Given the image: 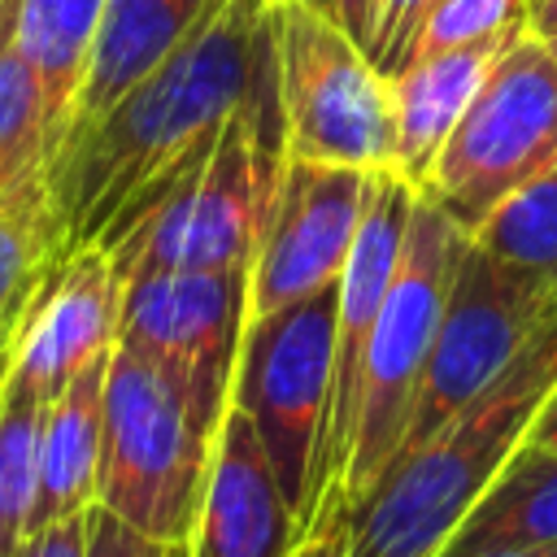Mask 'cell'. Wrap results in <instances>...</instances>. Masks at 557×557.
Returning a JSON list of instances; mask_svg holds the SVG:
<instances>
[{
  "mask_svg": "<svg viewBox=\"0 0 557 557\" xmlns=\"http://www.w3.org/2000/svg\"><path fill=\"white\" fill-rule=\"evenodd\" d=\"M540 39H544V48H548V52H553V61H557V30H548V35H540Z\"/></svg>",
  "mask_w": 557,
  "mask_h": 557,
  "instance_id": "obj_35",
  "label": "cell"
},
{
  "mask_svg": "<svg viewBox=\"0 0 557 557\" xmlns=\"http://www.w3.org/2000/svg\"><path fill=\"white\" fill-rule=\"evenodd\" d=\"M248 322V270H148L122 283V344L231 396Z\"/></svg>",
  "mask_w": 557,
  "mask_h": 557,
  "instance_id": "obj_13",
  "label": "cell"
},
{
  "mask_svg": "<svg viewBox=\"0 0 557 557\" xmlns=\"http://www.w3.org/2000/svg\"><path fill=\"white\" fill-rule=\"evenodd\" d=\"M26 305V300H22ZM22 305L0 322V383H4V370H9V348H13V322H17V313H22Z\"/></svg>",
  "mask_w": 557,
  "mask_h": 557,
  "instance_id": "obj_32",
  "label": "cell"
},
{
  "mask_svg": "<svg viewBox=\"0 0 557 557\" xmlns=\"http://www.w3.org/2000/svg\"><path fill=\"white\" fill-rule=\"evenodd\" d=\"M52 265V231L44 187L0 205V322L30 296L39 274Z\"/></svg>",
  "mask_w": 557,
  "mask_h": 557,
  "instance_id": "obj_23",
  "label": "cell"
},
{
  "mask_svg": "<svg viewBox=\"0 0 557 557\" xmlns=\"http://www.w3.org/2000/svg\"><path fill=\"white\" fill-rule=\"evenodd\" d=\"M470 235L418 191L400 261L392 274V287L383 296V309L374 318L366 357H361V387H357V422H352V453L344 466V500L352 505L383 466L400 453L413 396L422 383V366L440 326V309L457 270L461 248Z\"/></svg>",
  "mask_w": 557,
  "mask_h": 557,
  "instance_id": "obj_5",
  "label": "cell"
},
{
  "mask_svg": "<svg viewBox=\"0 0 557 557\" xmlns=\"http://www.w3.org/2000/svg\"><path fill=\"white\" fill-rule=\"evenodd\" d=\"M470 239L557 292V161L500 200Z\"/></svg>",
  "mask_w": 557,
  "mask_h": 557,
  "instance_id": "obj_21",
  "label": "cell"
},
{
  "mask_svg": "<svg viewBox=\"0 0 557 557\" xmlns=\"http://www.w3.org/2000/svg\"><path fill=\"white\" fill-rule=\"evenodd\" d=\"M335 370V287L292 309L244 322L231 374V400L252 418L278 487L300 522L313 518L318 453L331 413Z\"/></svg>",
  "mask_w": 557,
  "mask_h": 557,
  "instance_id": "obj_8",
  "label": "cell"
},
{
  "mask_svg": "<svg viewBox=\"0 0 557 557\" xmlns=\"http://www.w3.org/2000/svg\"><path fill=\"white\" fill-rule=\"evenodd\" d=\"M505 44H466V48L422 52V57H413L405 70H396L387 78V87H392V122H396V161H392V170L413 191L426 183L444 139L461 122L466 104L474 100L479 83L487 78L492 61L505 52Z\"/></svg>",
  "mask_w": 557,
  "mask_h": 557,
  "instance_id": "obj_16",
  "label": "cell"
},
{
  "mask_svg": "<svg viewBox=\"0 0 557 557\" xmlns=\"http://www.w3.org/2000/svg\"><path fill=\"white\" fill-rule=\"evenodd\" d=\"M87 557H187V540H152L109 509H87Z\"/></svg>",
  "mask_w": 557,
  "mask_h": 557,
  "instance_id": "obj_26",
  "label": "cell"
},
{
  "mask_svg": "<svg viewBox=\"0 0 557 557\" xmlns=\"http://www.w3.org/2000/svg\"><path fill=\"white\" fill-rule=\"evenodd\" d=\"M13 557H87V513L26 531Z\"/></svg>",
  "mask_w": 557,
  "mask_h": 557,
  "instance_id": "obj_28",
  "label": "cell"
},
{
  "mask_svg": "<svg viewBox=\"0 0 557 557\" xmlns=\"http://www.w3.org/2000/svg\"><path fill=\"white\" fill-rule=\"evenodd\" d=\"M344 513L348 500L339 492H326L300 535V544L292 548V557H344Z\"/></svg>",
  "mask_w": 557,
  "mask_h": 557,
  "instance_id": "obj_27",
  "label": "cell"
},
{
  "mask_svg": "<svg viewBox=\"0 0 557 557\" xmlns=\"http://www.w3.org/2000/svg\"><path fill=\"white\" fill-rule=\"evenodd\" d=\"M122 331V278L104 248H78L52 261L30 287L17 322L4 383L52 400L78 370L113 352Z\"/></svg>",
  "mask_w": 557,
  "mask_h": 557,
  "instance_id": "obj_12",
  "label": "cell"
},
{
  "mask_svg": "<svg viewBox=\"0 0 557 557\" xmlns=\"http://www.w3.org/2000/svg\"><path fill=\"white\" fill-rule=\"evenodd\" d=\"M553 313L557 292L548 283L505 265L470 239L457 257L400 448L435 435L470 400H479Z\"/></svg>",
  "mask_w": 557,
  "mask_h": 557,
  "instance_id": "obj_9",
  "label": "cell"
},
{
  "mask_svg": "<svg viewBox=\"0 0 557 557\" xmlns=\"http://www.w3.org/2000/svg\"><path fill=\"white\" fill-rule=\"evenodd\" d=\"M104 374L109 352L78 370L44 413L39 431V483L30 505V531L78 518L96 505L100 483V440H104Z\"/></svg>",
  "mask_w": 557,
  "mask_h": 557,
  "instance_id": "obj_17",
  "label": "cell"
},
{
  "mask_svg": "<svg viewBox=\"0 0 557 557\" xmlns=\"http://www.w3.org/2000/svg\"><path fill=\"white\" fill-rule=\"evenodd\" d=\"M370 9H374V0H335V22L366 48V39H370Z\"/></svg>",
  "mask_w": 557,
  "mask_h": 557,
  "instance_id": "obj_29",
  "label": "cell"
},
{
  "mask_svg": "<svg viewBox=\"0 0 557 557\" xmlns=\"http://www.w3.org/2000/svg\"><path fill=\"white\" fill-rule=\"evenodd\" d=\"M483 557H557V544H540V548H500V553H483Z\"/></svg>",
  "mask_w": 557,
  "mask_h": 557,
  "instance_id": "obj_33",
  "label": "cell"
},
{
  "mask_svg": "<svg viewBox=\"0 0 557 557\" xmlns=\"http://www.w3.org/2000/svg\"><path fill=\"white\" fill-rule=\"evenodd\" d=\"M413 200H418V191L396 170H370L361 222H357L344 274L335 283V370H331V413H326V435H322L318 479H313L318 500L326 492L344 496V466H348V453H352L361 357H366L374 318L383 309V296L392 287Z\"/></svg>",
  "mask_w": 557,
  "mask_h": 557,
  "instance_id": "obj_11",
  "label": "cell"
},
{
  "mask_svg": "<svg viewBox=\"0 0 557 557\" xmlns=\"http://www.w3.org/2000/svg\"><path fill=\"white\" fill-rule=\"evenodd\" d=\"M44 413L48 400L0 383V557H13L30 531Z\"/></svg>",
  "mask_w": 557,
  "mask_h": 557,
  "instance_id": "obj_22",
  "label": "cell"
},
{
  "mask_svg": "<svg viewBox=\"0 0 557 557\" xmlns=\"http://www.w3.org/2000/svg\"><path fill=\"white\" fill-rule=\"evenodd\" d=\"M527 440H531V444H544V448H557V383H553V392L544 396V405H540V413H535Z\"/></svg>",
  "mask_w": 557,
  "mask_h": 557,
  "instance_id": "obj_30",
  "label": "cell"
},
{
  "mask_svg": "<svg viewBox=\"0 0 557 557\" xmlns=\"http://www.w3.org/2000/svg\"><path fill=\"white\" fill-rule=\"evenodd\" d=\"M270 44L287 157L366 174L392 170V87L366 48L331 13L300 0H270Z\"/></svg>",
  "mask_w": 557,
  "mask_h": 557,
  "instance_id": "obj_6",
  "label": "cell"
},
{
  "mask_svg": "<svg viewBox=\"0 0 557 557\" xmlns=\"http://www.w3.org/2000/svg\"><path fill=\"white\" fill-rule=\"evenodd\" d=\"M553 161L557 61L540 35L522 30L492 61L418 191L435 200L466 235H474L500 200H509Z\"/></svg>",
  "mask_w": 557,
  "mask_h": 557,
  "instance_id": "obj_7",
  "label": "cell"
},
{
  "mask_svg": "<svg viewBox=\"0 0 557 557\" xmlns=\"http://www.w3.org/2000/svg\"><path fill=\"white\" fill-rule=\"evenodd\" d=\"M300 522L278 487L252 418L226 400L187 557H292Z\"/></svg>",
  "mask_w": 557,
  "mask_h": 557,
  "instance_id": "obj_14",
  "label": "cell"
},
{
  "mask_svg": "<svg viewBox=\"0 0 557 557\" xmlns=\"http://www.w3.org/2000/svg\"><path fill=\"white\" fill-rule=\"evenodd\" d=\"M527 30L531 35L557 30V0H527Z\"/></svg>",
  "mask_w": 557,
  "mask_h": 557,
  "instance_id": "obj_31",
  "label": "cell"
},
{
  "mask_svg": "<svg viewBox=\"0 0 557 557\" xmlns=\"http://www.w3.org/2000/svg\"><path fill=\"white\" fill-rule=\"evenodd\" d=\"M522 30H527V0H431L413 57L466 48V44H505Z\"/></svg>",
  "mask_w": 557,
  "mask_h": 557,
  "instance_id": "obj_24",
  "label": "cell"
},
{
  "mask_svg": "<svg viewBox=\"0 0 557 557\" xmlns=\"http://www.w3.org/2000/svg\"><path fill=\"white\" fill-rule=\"evenodd\" d=\"M274 78L270 0H209L191 35L44 165L52 261L113 248L200 165L222 122Z\"/></svg>",
  "mask_w": 557,
  "mask_h": 557,
  "instance_id": "obj_1",
  "label": "cell"
},
{
  "mask_svg": "<svg viewBox=\"0 0 557 557\" xmlns=\"http://www.w3.org/2000/svg\"><path fill=\"white\" fill-rule=\"evenodd\" d=\"M48 152L52 126L44 87L13 44V0H0V205L44 187Z\"/></svg>",
  "mask_w": 557,
  "mask_h": 557,
  "instance_id": "obj_20",
  "label": "cell"
},
{
  "mask_svg": "<svg viewBox=\"0 0 557 557\" xmlns=\"http://www.w3.org/2000/svg\"><path fill=\"white\" fill-rule=\"evenodd\" d=\"M557 383V313L509 370L435 435L400 448L344 513V557H435Z\"/></svg>",
  "mask_w": 557,
  "mask_h": 557,
  "instance_id": "obj_2",
  "label": "cell"
},
{
  "mask_svg": "<svg viewBox=\"0 0 557 557\" xmlns=\"http://www.w3.org/2000/svg\"><path fill=\"white\" fill-rule=\"evenodd\" d=\"M557 544V448L522 440L435 557Z\"/></svg>",
  "mask_w": 557,
  "mask_h": 557,
  "instance_id": "obj_18",
  "label": "cell"
},
{
  "mask_svg": "<svg viewBox=\"0 0 557 557\" xmlns=\"http://www.w3.org/2000/svg\"><path fill=\"white\" fill-rule=\"evenodd\" d=\"M366 178V170L348 165L296 157L283 161L278 191L248 265V322L292 309L339 283L361 222Z\"/></svg>",
  "mask_w": 557,
  "mask_h": 557,
  "instance_id": "obj_10",
  "label": "cell"
},
{
  "mask_svg": "<svg viewBox=\"0 0 557 557\" xmlns=\"http://www.w3.org/2000/svg\"><path fill=\"white\" fill-rule=\"evenodd\" d=\"M283 117L274 78L218 131L213 148L109 252L117 278L148 270H248L283 174Z\"/></svg>",
  "mask_w": 557,
  "mask_h": 557,
  "instance_id": "obj_4",
  "label": "cell"
},
{
  "mask_svg": "<svg viewBox=\"0 0 557 557\" xmlns=\"http://www.w3.org/2000/svg\"><path fill=\"white\" fill-rule=\"evenodd\" d=\"M226 400L117 339L104 374L96 505L152 540H191Z\"/></svg>",
  "mask_w": 557,
  "mask_h": 557,
  "instance_id": "obj_3",
  "label": "cell"
},
{
  "mask_svg": "<svg viewBox=\"0 0 557 557\" xmlns=\"http://www.w3.org/2000/svg\"><path fill=\"white\" fill-rule=\"evenodd\" d=\"M300 4H309V9H318V13H331V17H335V0H300Z\"/></svg>",
  "mask_w": 557,
  "mask_h": 557,
  "instance_id": "obj_34",
  "label": "cell"
},
{
  "mask_svg": "<svg viewBox=\"0 0 557 557\" xmlns=\"http://www.w3.org/2000/svg\"><path fill=\"white\" fill-rule=\"evenodd\" d=\"M100 9L104 0H13V44L44 87L52 148L61 139L74 87L83 78Z\"/></svg>",
  "mask_w": 557,
  "mask_h": 557,
  "instance_id": "obj_19",
  "label": "cell"
},
{
  "mask_svg": "<svg viewBox=\"0 0 557 557\" xmlns=\"http://www.w3.org/2000/svg\"><path fill=\"white\" fill-rule=\"evenodd\" d=\"M426 13H431V0H374L366 57L374 61V70H379L383 78H392L396 70L409 65Z\"/></svg>",
  "mask_w": 557,
  "mask_h": 557,
  "instance_id": "obj_25",
  "label": "cell"
},
{
  "mask_svg": "<svg viewBox=\"0 0 557 557\" xmlns=\"http://www.w3.org/2000/svg\"><path fill=\"white\" fill-rule=\"evenodd\" d=\"M209 0H104L61 139L91 126L144 74H152L205 17Z\"/></svg>",
  "mask_w": 557,
  "mask_h": 557,
  "instance_id": "obj_15",
  "label": "cell"
}]
</instances>
